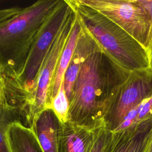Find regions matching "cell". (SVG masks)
<instances>
[{
	"label": "cell",
	"instance_id": "6da1fadb",
	"mask_svg": "<svg viewBox=\"0 0 152 152\" xmlns=\"http://www.w3.org/2000/svg\"><path fill=\"white\" fill-rule=\"evenodd\" d=\"M129 74L102 48L92 53L82 64L74 83L67 121L90 129L103 126L106 102L114 88Z\"/></svg>",
	"mask_w": 152,
	"mask_h": 152
},
{
	"label": "cell",
	"instance_id": "7a4b0ae2",
	"mask_svg": "<svg viewBox=\"0 0 152 152\" xmlns=\"http://www.w3.org/2000/svg\"><path fill=\"white\" fill-rule=\"evenodd\" d=\"M61 1H37L0 24V71L8 81L19 75L39 30Z\"/></svg>",
	"mask_w": 152,
	"mask_h": 152
},
{
	"label": "cell",
	"instance_id": "3957f363",
	"mask_svg": "<svg viewBox=\"0 0 152 152\" xmlns=\"http://www.w3.org/2000/svg\"><path fill=\"white\" fill-rule=\"evenodd\" d=\"M77 15L100 45L105 54L118 66L130 72L150 68L144 48L113 22L77 0L70 1Z\"/></svg>",
	"mask_w": 152,
	"mask_h": 152
},
{
	"label": "cell",
	"instance_id": "277c9868",
	"mask_svg": "<svg viewBox=\"0 0 152 152\" xmlns=\"http://www.w3.org/2000/svg\"><path fill=\"white\" fill-rule=\"evenodd\" d=\"M71 9L69 0L61 1L39 30L19 75L7 81L21 102L22 112L36 90L39 74L48 52Z\"/></svg>",
	"mask_w": 152,
	"mask_h": 152
},
{
	"label": "cell",
	"instance_id": "5b68a950",
	"mask_svg": "<svg viewBox=\"0 0 152 152\" xmlns=\"http://www.w3.org/2000/svg\"><path fill=\"white\" fill-rule=\"evenodd\" d=\"M152 94V71L150 69L134 71L117 86L104 107L103 126L115 132L126 114Z\"/></svg>",
	"mask_w": 152,
	"mask_h": 152
},
{
	"label": "cell",
	"instance_id": "8992f818",
	"mask_svg": "<svg viewBox=\"0 0 152 152\" xmlns=\"http://www.w3.org/2000/svg\"><path fill=\"white\" fill-rule=\"evenodd\" d=\"M71 7L41 66L36 90L23 110V124L28 128L31 127L33 118L38 113L50 107V93L59 58L75 18V11L72 5Z\"/></svg>",
	"mask_w": 152,
	"mask_h": 152
},
{
	"label": "cell",
	"instance_id": "52a82bcc",
	"mask_svg": "<svg viewBox=\"0 0 152 152\" xmlns=\"http://www.w3.org/2000/svg\"><path fill=\"white\" fill-rule=\"evenodd\" d=\"M118 25L144 48L148 15L135 0H77ZM145 49V48H144Z\"/></svg>",
	"mask_w": 152,
	"mask_h": 152
},
{
	"label": "cell",
	"instance_id": "ba28073f",
	"mask_svg": "<svg viewBox=\"0 0 152 152\" xmlns=\"http://www.w3.org/2000/svg\"><path fill=\"white\" fill-rule=\"evenodd\" d=\"M152 132V116L126 129L111 132L103 152H143Z\"/></svg>",
	"mask_w": 152,
	"mask_h": 152
},
{
	"label": "cell",
	"instance_id": "9c48e42d",
	"mask_svg": "<svg viewBox=\"0 0 152 152\" xmlns=\"http://www.w3.org/2000/svg\"><path fill=\"white\" fill-rule=\"evenodd\" d=\"M79 22L81 28L76 46L71 60L64 76L65 91L69 102L71 99L74 83L82 64L92 53L102 48L80 20Z\"/></svg>",
	"mask_w": 152,
	"mask_h": 152
},
{
	"label": "cell",
	"instance_id": "30bf717a",
	"mask_svg": "<svg viewBox=\"0 0 152 152\" xmlns=\"http://www.w3.org/2000/svg\"><path fill=\"white\" fill-rule=\"evenodd\" d=\"M61 122L50 107H46L33 118L30 128L43 152H58Z\"/></svg>",
	"mask_w": 152,
	"mask_h": 152
},
{
	"label": "cell",
	"instance_id": "8fae6325",
	"mask_svg": "<svg viewBox=\"0 0 152 152\" xmlns=\"http://www.w3.org/2000/svg\"><path fill=\"white\" fill-rule=\"evenodd\" d=\"M94 129L69 121L61 123L58 133V152H89Z\"/></svg>",
	"mask_w": 152,
	"mask_h": 152
},
{
	"label": "cell",
	"instance_id": "7c38bea8",
	"mask_svg": "<svg viewBox=\"0 0 152 152\" xmlns=\"http://www.w3.org/2000/svg\"><path fill=\"white\" fill-rule=\"evenodd\" d=\"M7 137L12 152H43L32 129L21 121L8 125Z\"/></svg>",
	"mask_w": 152,
	"mask_h": 152
},
{
	"label": "cell",
	"instance_id": "4fadbf2b",
	"mask_svg": "<svg viewBox=\"0 0 152 152\" xmlns=\"http://www.w3.org/2000/svg\"><path fill=\"white\" fill-rule=\"evenodd\" d=\"M80 24L75 12V18L73 26L72 27L71 30L70 31V33L69 34V36L65 45V46L61 54L56 73L53 79L50 97V103L52 99L56 95L59 89L65 71L71 60L72 56L73 55L74 51L76 46L78 36L80 31Z\"/></svg>",
	"mask_w": 152,
	"mask_h": 152
},
{
	"label": "cell",
	"instance_id": "5bb4252c",
	"mask_svg": "<svg viewBox=\"0 0 152 152\" xmlns=\"http://www.w3.org/2000/svg\"><path fill=\"white\" fill-rule=\"evenodd\" d=\"M15 121L22 122L21 110L9 100L0 107V152H12L7 137V130L8 125Z\"/></svg>",
	"mask_w": 152,
	"mask_h": 152
},
{
	"label": "cell",
	"instance_id": "9a60e30c",
	"mask_svg": "<svg viewBox=\"0 0 152 152\" xmlns=\"http://www.w3.org/2000/svg\"><path fill=\"white\" fill-rule=\"evenodd\" d=\"M152 116V94L129 111L115 132L126 129Z\"/></svg>",
	"mask_w": 152,
	"mask_h": 152
},
{
	"label": "cell",
	"instance_id": "2e32d148",
	"mask_svg": "<svg viewBox=\"0 0 152 152\" xmlns=\"http://www.w3.org/2000/svg\"><path fill=\"white\" fill-rule=\"evenodd\" d=\"M50 107L53 110L61 124L67 122L69 102L65 91L64 78L56 95L51 101Z\"/></svg>",
	"mask_w": 152,
	"mask_h": 152
},
{
	"label": "cell",
	"instance_id": "e0dca14e",
	"mask_svg": "<svg viewBox=\"0 0 152 152\" xmlns=\"http://www.w3.org/2000/svg\"><path fill=\"white\" fill-rule=\"evenodd\" d=\"M143 8L148 18V28L144 44L149 61L152 57V0H135Z\"/></svg>",
	"mask_w": 152,
	"mask_h": 152
},
{
	"label": "cell",
	"instance_id": "ac0fdd59",
	"mask_svg": "<svg viewBox=\"0 0 152 152\" xmlns=\"http://www.w3.org/2000/svg\"><path fill=\"white\" fill-rule=\"evenodd\" d=\"M110 134L111 132L103 126L96 128L94 130L93 142L89 152H103Z\"/></svg>",
	"mask_w": 152,
	"mask_h": 152
},
{
	"label": "cell",
	"instance_id": "d6986e66",
	"mask_svg": "<svg viewBox=\"0 0 152 152\" xmlns=\"http://www.w3.org/2000/svg\"><path fill=\"white\" fill-rule=\"evenodd\" d=\"M9 100V92L7 78L0 71V107Z\"/></svg>",
	"mask_w": 152,
	"mask_h": 152
},
{
	"label": "cell",
	"instance_id": "ffe728a7",
	"mask_svg": "<svg viewBox=\"0 0 152 152\" xmlns=\"http://www.w3.org/2000/svg\"><path fill=\"white\" fill-rule=\"evenodd\" d=\"M23 8L19 7H12L0 9V24L9 20L17 15L21 11Z\"/></svg>",
	"mask_w": 152,
	"mask_h": 152
},
{
	"label": "cell",
	"instance_id": "44dd1931",
	"mask_svg": "<svg viewBox=\"0 0 152 152\" xmlns=\"http://www.w3.org/2000/svg\"><path fill=\"white\" fill-rule=\"evenodd\" d=\"M143 152H152V132Z\"/></svg>",
	"mask_w": 152,
	"mask_h": 152
},
{
	"label": "cell",
	"instance_id": "7402d4cb",
	"mask_svg": "<svg viewBox=\"0 0 152 152\" xmlns=\"http://www.w3.org/2000/svg\"><path fill=\"white\" fill-rule=\"evenodd\" d=\"M150 69L152 71V57L150 61Z\"/></svg>",
	"mask_w": 152,
	"mask_h": 152
}]
</instances>
